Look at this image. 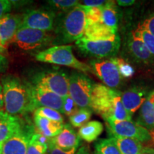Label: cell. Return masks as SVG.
Listing matches in <instances>:
<instances>
[{
	"label": "cell",
	"instance_id": "6da1fadb",
	"mask_svg": "<svg viewBox=\"0 0 154 154\" xmlns=\"http://www.w3.org/2000/svg\"><path fill=\"white\" fill-rule=\"evenodd\" d=\"M4 105L9 114L24 115L36 110L32 95V85L28 81L12 74L1 79Z\"/></svg>",
	"mask_w": 154,
	"mask_h": 154
},
{
	"label": "cell",
	"instance_id": "7a4b0ae2",
	"mask_svg": "<svg viewBox=\"0 0 154 154\" xmlns=\"http://www.w3.org/2000/svg\"><path fill=\"white\" fill-rule=\"evenodd\" d=\"M87 18L85 6L79 4L66 14L56 18L53 45L77 41L84 36Z\"/></svg>",
	"mask_w": 154,
	"mask_h": 154
},
{
	"label": "cell",
	"instance_id": "3957f363",
	"mask_svg": "<svg viewBox=\"0 0 154 154\" xmlns=\"http://www.w3.org/2000/svg\"><path fill=\"white\" fill-rule=\"evenodd\" d=\"M28 82L33 85L43 86L62 98L69 95V75L56 67L34 70L29 74Z\"/></svg>",
	"mask_w": 154,
	"mask_h": 154
},
{
	"label": "cell",
	"instance_id": "277c9868",
	"mask_svg": "<svg viewBox=\"0 0 154 154\" xmlns=\"http://www.w3.org/2000/svg\"><path fill=\"white\" fill-rule=\"evenodd\" d=\"M72 48V45H55L36 54L35 59L41 62L72 67L84 73H93L88 65L76 59Z\"/></svg>",
	"mask_w": 154,
	"mask_h": 154
},
{
	"label": "cell",
	"instance_id": "5b68a950",
	"mask_svg": "<svg viewBox=\"0 0 154 154\" xmlns=\"http://www.w3.org/2000/svg\"><path fill=\"white\" fill-rule=\"evenodd\" d=\"M54 36L48 32L34 29H19L10 43L22 51L38 54L53 44Z\"/></svg>",
	"mask_w": 154,
	"mask_h": 154
},
{
	"label": "cell",
	"instance_id": "8992f818",
	"mask_svg": "<svg viewBox=\"0 0 154 154\" xmlns=\"http://www.w3.org/2000/svg\"><path fill=\"white\" fill-rule=\"evenodd\" d=\"M120 45L121 38L118 33L106 39L88 40L82 38L76 42L77 49L82 54L97 59L114 57Z\"/></svg>",
	"mask_w": 154,
	"mask_h": 154
},
{
	"label": "cell",
	"instance_id": "52a82bcc",
	"mask_svg": "<svg viewBox=\"0 0 154 154\" xmlns=\"http://www.w3.org/2000/svg\"><path fill=\"white\" fill-rule=\"evenodd\" d=\"M119 91L100 84H94L90 102V109L101 116L104 121L111 119L114 99Z\"/></svg>",
	"mask_w": 154,
	"mask_h": 154
},
{
	"label": "cell",
	"instance_id": "ba28073f",
	"mask_svg": "<svg viewBox=\"0 0 154 154\" xmlns=\"http://www.w3.org/2000/svg\"><path fill=\"white\" fill-rule=\"evenodd\" d=\"M94 84L82 72H74L69 76V95L79 108H89Z\"/></svg>",
	"mask_w": 154,
	"mask_h": 154
},
{
	"label": "cell",
	"instance_id": "9c48e42d",
	"mask_svg": "<svg viewBox=\"0 0 154 154\" xmlns=\"http://www.w3.org/2000/svg\"><path fill=\"white\" fill-rule=\"evenodd\" d=\"M106 125L109 135L133 138L141 143L151 140L149 131L132 121H119L109 119L106 121Z\"/></svg>",
	"mask_w": 154,
	"mask_h": 154
},
{
	"label": "cell",
	"instance_id": "30bf717a",
	"mask_svg": "<svg viewBox=\"0 0 154 154\" xmlns=\"http://www.w3.org/2000/svg\"><path fill=\"white\" fill-rule=\"evenodd\" d=\"M55 14L46 7L40 9H28L22 16L21 27L30 28L51 32L54 30L56 23Z\"/></svg>",
	"mask_w": 154,
	"mask_h": 154
},
{
	"label": "cell",
	"instance_id": "8fae6325",
	"mask_svg": "<svg viewBox=\"0 0 154 154\" xmlns=\"http://www.w3.org/2000/svg\"><path fill=\"white\" fill-rule=\"evenodd\" d=\"M113 58L106 60L94 59L90 61V67L94 74L107 87L112 89L118 88L121 83V76Z\"/></svg>",
	"mask_w": 154,
	"mask_h": 154
},
{
	"label": "cell",
	"instance_id": "7c38bea8",
	"mask_svg": "<svg viewBox=\"0 0 154 154\" xmlns=\"http://www.w3.org/2000/svg\"><path fill=\"white\" fill-rule=\"evenodd\" d=\"M36 128L24 123L21 129L2 143L1 154H26L30 140Z\"/></svg>",
	"mask_w": 154,
	"mask_h": 154
},
{
	"label": "cell",
	"instance_id": "4fadbf2b",
	"mask_svg": "<svg viewBox=\"0 0 154 154\" xmlns=\"http://www.w3.org/2000/svg\"><path fill=\"white\" fill-rule=\"evenodd\" d=\"M32 85V95L35 109L49 108L63 113V98L39 85Z\"/></svg>",
	"mask_w": 154,
	"mask_h": 154
},
{
	"label": "cell",
	"instance_id": "5bb4252c",
	"mask_svg": "<svg viewBox=\"0 0 154 154\" xmlns=\"http://www.w3.org/2000/svg\"><path fill=\"white\" fill-rule=\"evenodd\" d=\"M126 49L131 59L136 62L146 65H149L153 62V56L146 48L143 42L135 36L132 32L127 39Z\"/></svg>",
	"mask_w": 154,
	"mask_h": 154
},
{
	"label": "cell",
	"instance_id": "9a60e30c",
	"mask_svg": "<svg viewBox=\"0 0 154 154\" xmlns=\"http://www.w3.org/2000/svg\"><path fill=\"white\" fill-rule=\"evenodd\" d=\"M149 96L146 88L134 86L121 93V101L127 111L133 115L141 107Z\"/></svg>",
	"mask_w": 154,
	"mask_h": 154
},
{
	"label": "cell",
	"instance_id": "2e32d148",
	"mask_svg": "<svg viewBox=\"0 0 154 154\" xmlns=\"http://www.w3.org/2000/svg\"><path fill=\"white\" fill-rule=\"evenodd\" d=\"M24 121L17 116L0 110V143H4L21 129Z\"/></svg>",
	"mask_w": 154,
	"mask_h": 154
},
{
	"label": "cell",
	"instance_id": "e0dca14e",
	"mask_svg": "<svg viewBox=\"0 0 154 154\" xmlns=\"http://www.w3.org/2000/svg\"><path fill=\"white\" fill-rule=\"evenodd\" d=\"M81 138L69 124H65L61 131L55 137L50 139V142L63 151H70L77 148L80 143Z\"/></svg>",
	"mask_w": 154,
	"mask_h": 154
},
{
	"label": "cell",
	"instance_id": "ac0fdd59",
	"mask_svg": "<svg viewBox=\"0 0 154 154\" xmlns=\"http://www.w3.org/2000/svg\"><path fill=\"white\" fill-rule=\"evenodd\" d=\"M22 22V16L19 14H7L0 18V36L5 47L10 43Z\"/></svg>",
	"mask_w": 154,
	"mask_h": 154
},
{
	"label": "cell",
	"instance_id": "d6986e66",
	"mask_svg": "<svg viewBox=\"0 0 154 154\" xmlns=\"http://www.w3.org/2000/svg\"><path fill=\"white\" fill-rule=\"evenodd\" d=\"M136 124L149 133L154 131V91H152L140 107Z\"/></svg>",
	"mask_w": 154,
	"mask_h": 154
},
{
	"label": "cell",
	"instance_id": "ffe728a7",
	"mask_svg": "<svg viewBox=\"0 0 154 154\" xmlns=\"http://www.w3.org/2000/svg\"><path fill=\"white\" fill-rule=\"evenodd\" d=\"M117 34V31L108 27L101 21L87 23L85 32L82 38L88 40L106 39Z\"/></svg>",
	"mask_w": 154,
	"mask_h": 154
},
{
	"label": "cell",
	"instance_id": "44dd1931",
	"mask_svg": "<svg viewBox=\"0 0 154 154\" xmlns=\"http://www.w3.org/2000/svg\"><path fill=\"white\" fill-rule=\"evenodd\" d=\"M34 124L36 130L49 139L57 136L64 126L62 123L50 121L38 116H34Z\"/></svg>",
	"mask_w": 154,
	"mask_h": 154
},
{
	"label": "cell",
	"instance_id": "7402d4cb",
	"mask_svg": "<svg viewBox=\"0 0 154 154\" xmlns=\"http://www.w3.org/2000/svg\"><path fill=\"white\" fill-rule=\"evenodd\" d=\"M110 139L117 146L121 154H140L143 146L141 142L129 138L121 137L116 135H109Z\"/></svg>",
	"mask_w": 154,
	"mask_h": 154
},
{
	"label": "cell",
	"instance_id": "603a6c76",
	"mask_svg": "<svg viewBox=\"0 0 154 154\" xmlns=\"http://www.w3.org/2000/svg\"><path fill=\"white\" fill-rule=\"evenodd\" d=\"M101 20L108 27L117 31L119 20L118 8L114 1H107L105 5L100 7Z\"/></svg>",
	"mask_w": 154,
	"mask_h": 154
},
{
	"label": "cell",
	"instance_id": "cb8c5ba5",
	"mask_svg": "<svg viewBox=\"0 0 154 154\" xmlns=\"http://www.w3.org/2000/svg\"><path fill=\"white\" fill-rule=\"evenodd\" d=\"M103 131V124L100 121H91L79 128L78 135L80 138L88 143H91L99 138Z\"/></svg>",
	"mask_w": 154,
	"mask_h": 154
},
{
	"label": "cell",
	"instance_id": "d4e9b609",
	"mask_svg": "<svg viewBox=\"0 0 154 154\" xmlns=\"http://www.w3.org/2000/svg\"><path fill=\"white\" fill-rule=\"evenodd\" d=\"M49 140L36 130L30 140L26 154H47Z\"/></svg>",
	"mask_w": 154,
	"mask_h": 154
},
{
	"label": "cell",
	"instance_id": "484cf974",
	"mask_svg": "<svg viewBox=\"0 0 154 154\" xmlns=\"http://www.w3.org/2000/svg\"><path fill=\"white\" fill-rule=\"evenodd\" d=\"M46 2V8L54 13L57 17L66 14L80 4L76 0H49Z\"/></svg>",
	"mask_w": 154,
	"mask_h": 154
},
{
	"label": "cell",
	"instance_id": "4316f807",
	"mask_svg": "<svg viewBox=\"0 0 154 154\" xmlns=\"http://www.w3.org/2000/svg\"><path fill=\"white\" fill-rule=\"evenodd\" d=\"M111 119L119 121H131L132 119V115H131L127 111L123 105L122 101H121V93L120 92L115 97L112 117Z\"/></svg>",
	"mask_w": 154,
	"mask_h": 154
},
{
	"label": "cell",
	"instance_id": "83f0119b",
	"mask_svg": "<svg viewBox=\"0 0 154 154\" xmlns=\"http://www.w3.org/2000/svg\"><path fill=\"white\" fill-rule=\"evenodd\" d=\"M92 115V111L89 108L79 109L77 112L69 117V121L72 126L75 128H81L88 122Z\"/></svg>",
	"mask_w": 154,
	"mask_h": 154
},
{
	"label": "cell",
	"instance_id": "f1b7e54d",
	"mask_svg": "<svg viewBox=\"0 0 154 154\" xmlns=\"http://www.w3.org/2000/svg\"><path fill=\"white\" fill-rule=\"evenodd\" d=\"M95 150L97 154H121L117 146L110 138L99 139L95 144Z\"/></svg>",
	"mask_w": 154,
	"mask_h": 154
},
{
	"label": "cell",
	"instance_id": "f546056e",
	"mask_svg": "<svg viewBox=\"0 0 154 154\" xmlns=\"http://www.w3.org/2000/svg\"><path fill=\"white\" fill-rule=\"evenodd\" d=\"M132 32L135 36L139 38L143 42L146 48L149 49V51L154 57V36L149 33L148 31L140 27V26H138L136 29L133 31Z\"/></svg>",
	"mask_w": 154,
	"mask_h": 154
},
{
	"label": "cell",
	"instance_id": "4dcf8cb0",
	"mask_svg": "<svg viewBox=\"0 0 154 154\" xmlns=\"http://www.w3.org/2000/svg\"><path fill=\"white\" fill-rule=\"evenodd\" d=\"M34 116L43 117L49 119L50 121H55V122L62 123L63 122V116L59 111L54 110V109H49V108L41 107L36 109L34 111Z\"/></svg>",
	"mask_w": 154,
	"mask_h": 154
},
{
	"label": "cell",
	"instance_id": "1f68e13d",
	"mask_svg": "<svg viewBox=\"0 0 154 154\" xmlns=\"http://www.w3.org/2000/svg\"><path fill=\"white\" fill-rule=\"evenodd\" d=\"M113 59L116 63L121 78L128 79L134 76L135 70L131 65L121 58L113 57Z\"/></svg>",
	"mask_w": 154,
	"mask_h": 154
},
{
	"label": "cell",
	"instance_id": "d6a6232c",
	"mask_svg": "<svg viewBox=\"0 0 154 154\" xmlns=\"http://www.w3.org/2000/svg\"><path fill=\"white\" fill-rule=\"evenodd\" d=\"M79 109L80 108H79L70 96L68 95L63 98V113L65 115L68 116L69 117L72 116L79 110Z\"/></svg>",
	"mask_w": 154,
	"mask_h": 154
},
{
	"label": "cell",
	"instance_id": "836d02e7",
	"mask_svg": "<svg viewBox=\"0 0 154 154\" xmlns=\"http://www.w3.org/2000/svg\"><path fill=\"white\" fill-rule=\"evenodd\" d=\"M76 151L77 148H75V149H73L68 151H63V150L59 149L57 146L53 145V144L50 142V140L49 144H48V153L49 154H76Z\"/></svg>",
	"mask_w": 154,
	"mask_h": 154
},
{
	"label": "cell",
	"instance_id": "e575fe53",
	"mask_svg": "<svg viewBox=\"0 0 154 154\" xmlns=\"http://www.w3.org/2000/svg\"><path fill=\"white\" fill-rule=\"evenodd\" d=\"M14 2L9 0H0V18L9 12L12 9Z\"/></svg>",
	"mask_w": 154,
	"mask_h": 154
},
{
	"label": "cell",
	"instance_id": "d590c367",
	"mask_svg": "<svg viewBox=\"0 0 154 154\" xmlns=\"http://www.w3.org/2000/svg\"><path fill=\"white\" fill-rule=\"evenodd\" d=\"M138 26L143 28V29L148 31L149 33L154 36V14L150 17L149 18L146 19L142 24H139Z\"/></svg>",
	"mask_w": 154,
	"mask_h": 154
},
{
	"label": "cell",
	"instance_id": "8d00e7d4",
	"mask_svg": "<svg viewBox=\"0 0 154 154\" xmlns=\"http://www.w3.org/2000/svg\"><path fill=\"white\" fill-rule=\"evenodd\" d=\"M3 51L0 50V74L5 73L9 66L8 59L3 54Z\"/></svg>",
	"mask_w": 154,
	"mask_h": 154
},
{
	"label": "cell",
	"instance_id": "74e56055",
	"mask_svg": "<svg viewBox=\"0 0 154 154\" xmlns=\"http://www.w3.org/2000/svg\"><path fill=\"white\" fill-rule=\"evenodd\" d=\"M82 2L83 4H82V5L86 6V7L99 8V7H101L103 5H105L107 1H94V0L88 1V0H86V1H83Z\"/></svg>",
	"mask_w": 154,
	"mask_h": 154
},
{
	"label": "cell",
	"instance_id": "f35d334b",
	"mask_svg": "<svg viewBox=\"0 0 154 154\" xmlns=\"http://www.w3.org/2000/svg\"><path fill=\"white\" fill-rule=\"evenodd\" d=\"M119 6L122 7H128V6H131L135 3L134 0H119L116 2Z\"/></svg>",
	"mask_w": 154,
	"mask_h": 154
},
{
	"label": "cell",
	"instance_id": "ab89813d",
	"mask_svg": "<svg viewBox=\"0 0 154 154\" xmlns=\"http://www.w3.org/2000/svg\"><path fill=\"white\" fill-rule=\"evenodd\" d=\"M76 154H91L89 148L86 146H83L76 151Z\"/></svg>",
	"mask_w": 154,
	"mask_h": 154
},
{
	"label": "cell",
	"instance_id": "60d3db41",
	"mask_svg": "<svg viewBox=\"0 0 154 154\" xmlns=\"http://www.w3.org/2000/svg\"><path fill=\"white\" fill-rule=\"evenodd\" d=\"M140 154H154V149L150 147L143 148V151Z\"/></svg>",
	"mask_w": 154,
	"mask_h": 154
},
{
	"label": "cell",
	"instance_id": "b9f144b4",
	"mask_svg": "<svg viewBox=\"0 0 154 154\" xmlns=\"http://www.w3.org/2000/svg\"><path fill=\"white\" fill-rule=\"evenodd\" d=\"M4 106V97H3V90L1 83H0V110Z\"/></svg>",
	"mask_w": 154,
	"mask_h": 154
},
{
	"label": "cell",
	"instance_id": "7bdbcfd3",
	"mask_svg": "<svg viewBox=\"0 0 154 154\" xmlns=\"http://www.w3.org/2000/svg\"><path fill=\"white\" fill-rule=\"evenodd\" d=\"M5 45L3 44L2 40V38H1V36H0V50H1V51H5Z\"/></svg>",
	"mask_w": 154,
	"mask_h": 154
},
{
	"label": "cell",
	"instance_id": "ee69618b",
	"mask_svg": "<svg viewBox=\"0 0 154 154\" xmlns=\"http://www.w3.org/2000/svg\"><path fill=\"white\" fill-rule=\"evenodd\" d=\"M150 134H151V140H152V143L154 145V132H152V133H150Z\"/></svg>",
	"mask_w": 154,
	"mask_h": 154
},
{
	"label": "cell",
	"instance_id": "f6af8a7d",
	"mask_svg": "<svg viewBox=\"0 0 154 154\" xmlns=\"http://www.w3.org/2000/svg\"><path fill=\"white\" fill-rule=\"evenodd\" d=\"M95 154H97V153H95Z\"/></svg>",
	"mask_w": 154,
	"mask_h": 154
},
{
	"label": "cell",
	"instance_id": "bcb514c9",
	"mask_svg": "<svg viewBox=\"0 0 154 154\" xmlns=\"http://www.w3.org/2000/svg\"><path fill=\"white\" fill-rule=\"evenodd\" d=\"M153 132H154V131H153Z\"/></svg>",
	"mask_w": 154,
	"mask_h": 154
}]
</instances>
